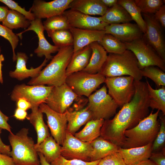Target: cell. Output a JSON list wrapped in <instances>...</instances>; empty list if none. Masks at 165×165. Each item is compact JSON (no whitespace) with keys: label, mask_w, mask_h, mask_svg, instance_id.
<instances>
[{"label":"cell","mask_w":165,"mask_h":165,"mask_svg":"<svg viewBox=\"0 0 165 165\" xmlns=\"http://www.w3.org/2000/svg\"><path fill=\"white\" fill-rule=\"evenodd\" d=\"M135 94L112 119L105 120L101 136L121 147L124 132L136 126L148 115L149 97L146 82L134 80Z\"/></svg>","instance_id":"1"},{"label":"cell","mask_w":165,"mask_h":165,"mask_svg":"<svg viewBox=\"0 0 165 165\" xmlns=\"http://www.w3.org/2000/svg\"><path fill=\"white\" fill-rule=\"evenodd\" d=\"M74 53L73 45L59 48L50 63L36 77L28 83L29 85H47L59 86L65 83L67 68Z\"/></svg>","instance_id":"2"},{"label":"cell","mask_w":165,"mask_h":165,"mask_svg":"<svg viewBox=\"0 0 165 165\" xmlns=\"http://www.w3.org/2000/svg\"><path fill=\"white\" fill-rule=\"evenodd\" d=\"M160 110L153 113L152 111L136 126L126 130L121 148H123L140 147L153 143L160 128L157 119Z\"/></svg>","instance_id":"3"},{"label":"cell","mask_w":165,"mask_h":165,"mask_svg":"<svg viewBox=\"0 0 165 165\" xmlns=\"http://www.w3.org/2000/svg\"><path fill=\"white\" fill-rule=\"evenodd\" d=\"M99 72L105 78L128 75L140 81L143 77L136 57L128 50L121 54L109 53Z\"/></svg>","instance_id":"4"},{"label":"cell","mask_w":165,"mask_h":165,"mask_svg":"<svg viewBox=\"0 0 165 165\" xmlns=\"http://www.w3.org/2000/svg\"><path fill=\"white\" fill-rule=\"evenodd\" d=\"M28 134L29 129L24 127L15 134L9 133L10 156L15 165H40L34 141Z\"/></svg>","instance_id":"5"},{"label":"cell","mask_w":165,"mask_h":165,"mask_svg":"<svg viewBox=\"0 0 165 165\" xmlns=\"http://www.w3.org/2000/svg\"><path fill=\"white\" fill-rule=\"evenodd\" d=\"M105 77L101 73L90 74L82 71L73 73L67 77L65 83L79 96L88 97L101 84Z\"/></svg>","instance_id":"6"},{"label":"cell","mask_w":165,"mask_h":165,"mask_svg":"<svg viewBox=\"0 0 165 165\" xmlns=\"http://www.w3.org/2000/svg\"><path fill=\"white\" fill-rule=\"evenodd\" d=\"M87 107L93 119H109L116 113L119 106L107 93L105 85L91 94L88 97Z\"/></svg>","instance_id":"7"},{"label":"cell","mask_w":165,"mask_h":165,"mask_svg":"<svg viewBox=\"0 0 165 165\" xmlns=\"http://www.w3.org/2000/svg\"><path fill=\"white\" fill-rule=\"evenodd\" d=\"M124 43L127 49L131 51L135 56L141 70L149 66H156L165 72V61L143 37Z\"/></svg>","instance_id":"8"},{"label":"cell","mask_w":165,"mask_h":165,"mask_svg":"<svg viewBox=\"0 0 165 165\" xmlns=\"http://www.w3.org/2000/svg\"><path fill=\"white\" fill-rule=\"evenodd\" d=\"M134 79L130 76L105 78V82L108 89V94L119 106L129 102L135 92Z\"/></svg>","instance_id":"9"},{"label":"cell","mask_w":165,"mask_h":165,"mask_svg":"<svg viewBox=\"0 0 165 165\" xmlns=\"http://www.w3.org/2000/svg\"><path fill=\"white\" fill-rule=\"evenodd\" d=\"M53 87L41 85H17L12 91L10 98L12 100L16 102L19 98L24 97L31 104V108L39 107L41 104L45 103Z\"/></svg>","instance_id":"10"},{"label":"cell","mask_w":165,"mask_h":165,"mask_svg":"<svg viewBox=\"0 0 165 165\" xmlns=\"http://www.w3.org/2000/svg\"><path fill=\"white\" fill-rule=\"evenodd\" d=\"M93 148L90 143L83 142L67 131L62 145L61 155L68 160L90 162Z\"/></svg>","instance_id":"11"},{"label":"cell","mask_w":165,"mask_h":165,"mask_svg":"<svg viewBox=\"0 0 165 165\" xmlns=\"http://www.w3.org/2000/svg\"><path fill=\"white\" fill-rule=\"evenodd\" d=\"M78 97L65 83L53 87L45 103L53 110L63 113Z\"/></svg>","instance_id":"12"},{"label":"cell","mask_w":165,"mask_h":165,"mask_svg":"<svg viewBox=\"0 0 165 165\" xmlns=\"http://www.w3.org/2000/svg\"><path fill=\"white\" fill-rule=\"evenodd\" d=\"M146 26L143 37L165 61V42L162 27L154 14H143Z\"/></svg>","instance_id":"13"},{"label":"cell","mask_w":165,"mask_h":165,"mask_svg":"<svg viewBox=\"0 0 165 165\" xmlns=\"http://www.w3.org/2000/svg\"><path fill=\"white\" fill-rule=\"evenodd\" d=\"M39 108L46 116L47 125L51 136L56 142L62 145L67 131V120L66 113L57 112L50 108L45 103L41 104Z\"/></svg>","instance_id":"14"},{"label":"cell","mask_w":165,"mask_h":165,"mask_svg":"<svg viewBox=\"0 0 165 165\" xmlns=\"http://www.w3.org/2000/svg\"><path fill=\"white\" fill-rule=\"evenodd\" d=\"M63 14L66 17L71 27L105 31V27L109 25L104 22L101 16H91L75 10H66Z\"/></svg>","instance_id":"15"},{"label":"cell","mask_w":165,"mask_h":165,"mask_svg":"<svg viewBox=\"0 0 165 165\" xmlns=\"http://www.w3.org/2000/svg\"><path fill=\"white\" fill-rule=\"evenodd\" d=\"M73 0H54L46 2L41 0L34 1L30 9L35 18H48L62 14L69 8L70 4Z\"/></svg>","instance_id":"16"},{"label":"cell","mask_w":165,"mask_h":165,"mask_svg":"<svg viewBox=\"0 0 165 165\" xmlns=\"http://www.w3.org/2000/svg\"><path fill=\"white\" fill-rule=\"evenodd\" d=\"M45 30L41 19L35 18L31 21L30 24L24 31L16 35L22 39V35L29 31H33L37 35L38 39V46L35 50L34 53L39 57L45 56L48 60L52 59L53 56L51 54L58 52L59 48L57 46L51 44L46 39L44 35Z\"/></svg>","instance_id":"17"},{"label":"cell","mask_w":165,"mask_h":165,"mask_svg":"<svg viewBox=\"0 0 165 165\" xmlns=\"http://www.w3.org/2000/svg\"><path fill=\"white\" fill-rule=\"evenodd\" d=\"M105 34L112 35L123 43L129 42L141 38L143 33L136 24L127 23L107 26Z\"/></svg>","instance_id":"18"},{"label":"cell","mask_w":165,"mask_h":165,"mask_svg":"<svg viewBox=\"0 0 165 165\" xmlns=\"http://www.w3.org/2000/svg\"><path fill=\"white\" fill-rule=\"evenodd\" d=\"M73 38L74 53L95 42H100L105 34L104 30L80 29L71 27L69 29Z\"/></svg>","instance_id":"19"},{"label":"cell","mask_w":165,"mask_h":165,"mask_svg":"<svg viewBox=\"0 0 165 165\" xmlns=\"http://www.w3.org/2000/svg\"><path fill=\"white\" fill-rule=\"evenodd\" d=\"M28 59V57L25 53L21 52L17 53L16 68L14 71H11L9 73L11 77L19 80H22L29 77L32 78L36 77L39 75L43 67L46 65L48 61L45 58L38 67L35 68L31 67L29 69L26 67Z\"/></svg>","instance_id":"20"},{"label":"cell","mask_w":165,"mask_h":165,"mask_svg":"<svg viewBox=\"0 0 165 165\" xmlns=\"http://www.w3.org/2000/svg\"><path fill=\"white\" fill-rule=\"evenodd\" d=\"M152 143L145 146L129 148L119 147L121 154L127 165H136L139 163L149 159L152 152Z\"/></svg>","instance_id":"21"},{"label":"cell","mask_w":165,"mask_h":165,"mask_svg":"<svg viewBox=\"0 0 165 165\" xmlns=\"http://www.w3.org/2000/svg\"><path fill=\"white\" fill-rule=\"evenodd\" d=\"M68 124L67 131L74 135L80 127L93 119L92 113L87 106L82 109L66 112Z\"/></svg>","instance_id":"22"},{"label":"cell","mask_w":165,"mask_h":165,"mask_svg":"<svg viewBox=\"0 0 165 165\" xmlns=\"http://www.w3.org/2000/svg\"><path fill=\"white\" fill-rule=\"evenodd\" d=\"M92 52L89 63L82 71L90 74H95L100 72L106 61L107 52L98 42L89 45Z\"/></svg>","instance_id":"23"},{"label":"cell","mask_w":165,"mask_h":165,"mask_svg":"<svg viewBox=\"0 0 165 165\" xmlns=\"http://www.w3.org/2000/svg\"><path fill=\"white\" fill-rule=\"evenodd\" d=\"M70 9L88 15H104L108 8L101 0H73L69 6Z\"/></svg>","instance_id":"24"},{"label":"cell","mask_w":165,"mask_h":165,"mask_svg":"<svg viewBox=\"0 0 165 165\" xmlns=\"http://www.w3.org/2000/svg\"><path fill=\"white\" fill-rule=\"evenodd\" d=\"M90 143L93 148L90 161L101 160L119 152L120 147L105 139L101 136Z\"/></svg>","instance_id":"25"},{"label":"cell","mask_w":165,"mask_h":165,"mask_svg":"<svg viewBox=\"0 0 165 165\" xmlns=\"http://www.w3.org/2000/svg\"><path fill=\"white\" fill-rule=\"evenodd\" d=\"M92 52L89 45L74 53L66 70V76L83 70L89 63Z\"/></svg>","instance_id":"26"},{"label":"cell","mask_w":165,"mask_h":165,"mask_svg":"<svg viewBox=\"0 0 165 165\" xmlns=\"http://www.w3.org/2000/svg\"><path fill=\"white\" fill-rule=\"evenodd\" d=\"M31 109V112L28 115L26 119L33 126L36 132L37 142L35 145H38L50 134L48 127L44 122L43 113L39 107L33 108Z\"/></svg>","instance_id":"27"},{"label":"cell","mask_w":165,"mask_h":165,"mask_svg":"<svg viewBox=\"0 0 165 165\" xmlns=\"http://www.w3.org/2000/svg\"><path fill=\"white\" fill-rule=\"evenodd\" d=\"M35 148L36 151L42 153L50 163L61 155V146L51 136L46 138L38 145L35 144Z\"/></svg>","instance_id":"28"},{"label":"cell","mask_w":165,"mask_h":165,"mask_svg":"<svg viewBox=\"0 0 165 165\" xmlns=\"http://www.w3.org/2000/svg\"><path fill=\"white\" fill-rule=\"evenodd\" d=\"M104 121L103 119L89 121L82 130L75 134V137L83 142L91 143L101 136V130Z\"/></svg>","instance_id":"29"},{"label":"cell","mask_w":165,"mask_h":165,"mask_svg":"<svg viewBox=\"0 0 165 165\" xmlns=\"http://www.w3.org/2000/svg\"><path fill=\"white\" fill-rule=\"evenodd\" d=\"M101 17L103 21L108 24L129 23L132 20L126 10L118 3L108 8Z\"/></svg>","instance_id":"30"},{"label":"cell","mask_w":165,"mask_h":165,"mask_svg":"<svg viewBox=\"0 0 165 165\" xmlns=\"http://www.w3.org/2000/svg\"><path fill=\"white\" fill-rule=\"evenodd\" d=\"M149 97V106L153 110L155 109L161 111L165 115V86H161L158 89H153L146 80Z\"/></svg>","instance_id":"31"},{"label":"cell","mask_w":165,"mask_h":165,"mask_svg":"<svg viewBox=\"0 0 165 165\" xmlns=\"http://www.w3.org/2000/svg\"><path fill=\"white\" fill-rule=\"evenodd\" d=\"M117 3L123 7L127 12L132 20L135 22L144 34L146 31V23L141 11L134 0H119Z\"/></svg>","instance_id":"32"},{"label":"cell","mask_w":165,"mask_h":165,"mask_svg":"<svg viewBox=\"0 0 165 165\" xmlns=\"http://www.w3.org/2000/svg\"><path fill=\"white\" fill-rule=\"evenodd\" d=\"M31 21L20 13L9 10L2 22L3 25L12 30L19 28H28L30 24Z\"/></svg>","instance_id":"33"},{"label":"cell","mask_w":165,"mask_h":165,"mask_svg":"<svg viewBox=\"0 0 165 165\" xmlns=\"http://www.w3.org/2000/svg\"><path fill=\"white\" fill-rule=\"evenodd\" d=\"M98 42L109 53L121 54L127 50L124 43L111 34H105Z\"/></svg>","instance_id":"34"},{"label":"cell","mask_w":165,"mask_h":165,"mask_svg":"<svg viewBox=\"0 0 165 165\" xmlns=\"http://www.w3.org/2000/svg\"><path fill=\"white\" fill-rule=\"evenodd\" d=\"M43 24L47 32L69 30L71 28L66 17L63 14L46 18Z\"/></svg>","instance_id":"35"},{"label":"cell","mask_w":165,"mask_h":165,"mask_svg":"<svg viewBox=\"0 0 165 165\" xmlns=\"http://www.w3.org/2000/svg\"><path fill=\"white\" fill-rule=\"evenodd\" d=\"M55 46L59 48L70 45H73V39L69 30L64 29L47 32Z\"/></svg>","instance_id":"36"},{"label":"cell","mask_w":165,"mask_h":165,"mask_svg":"<svg viewBox=\"0 0 165 165\" xmlns=\"http://www.w3.org/2000/svg\"><path fill=\"white\" fill-rule=\"evenodd\" d=\"M141 70V75L152 80L157 87L165 86V73L158 67L154 66L146 67Z\"/></svg>","instance_id":"37"},{"label":"cell","mask_w":165,"mask_h":165,"mask_svg":"<svg viewBox=\"0 0 165 165\" xmlns=\"http://www.w3.org/2000/svg\"><path fill=\"white\" fill-rule=\"evenodd\" d=\"M162 0H135L137 6L143 14H154L164 3Z\"/></svg>","instance_id":"38"},{"label":"cell","mask_w":165,"mask_h":165,"mask_svg":"<svg viewBox=\"0 0 165 165\" xmlns=\"http://www.w3.org/2000/svg\"><path fill=\"white\" fill-rule=\"evenodd\" d=\"M163 114V113H162ZM160 128L157 136L152 143V152H158L164 148L165 142V119L164 115H159Z\"/></svg>","instance_id":"39"},{"label":"cell","mask_w":165,"mask_h":165,"mask_svg":"<svg viewBox=\"0 0 165 165\" xmlns=\"http://www.w3.org/2000/svg\"><path fill=\"white\" fill-rule=\"evenodd\" d=\"M0 36L8 40L10 42L13 50V61H16V55L15 50L19 41L18 37L12 30L0 24Z\"/></svg>","instance_id":"40"},{"label":"cell","mask_w":165,"mask_h":165,"mask_svg":"<svg viewBox=\"0 0 165 165\" xmlns=\"http://www.w3.org/2000/svg\"><path fill=\"white\" fill-rule=\"evenodd\" d=\"M100 160L86 162L78 159L68 160L61 155L50 164L51 165H97Z\"/></svg>","instance_id":"41"},{"label":"cell","mask_w":165,"mask_h":165,"mask_svg":"<svg viewBox=\"0 0 165 165\" xmlns=\"http://www.w3.org/2000/svg\"><path fill=\"white\" fill-rule=\"evenodd\" d=\"M0 2L5 4L11 10L15 11L24 16L30 21L34 20L35 18L33 13L30 10L26 11L24 8L21 7L18 4L12 0H0Z\"/></svg>","instance_id":"42"},{"label":"cell","mask_w":165,"mask_h":165,"mask_svg":"<svg viewBox=\"0 0 165 165\" xmlns=\"http://www.w3.org/2000/svg\"><path fill=\"white\" fill-rule=\"evenodd\" d=\"M97 165H127L119 152L109 155L100 160Z\"/></svg>","instance_id":"43"},{"label":"cell","mask_w":165,"mask_h":165,"mask_svg":"<svg viewBox=\"0 0 165 165\" xmlns=\"http://www.w3.org/2000/svg\"><path fill=\"white\" fill-rule=\"evenodd\" d=\"M152 152L149 159L156 165H165V152Z\"/></svg>","instance_id":"44"},{"label":"cell","mask_w":165,"mask_h":165,"mask_svg":"<svg viewBox=\"0 0 165 165\" xmlns=\"http://www.w3.org/2000/svg\"><path fill=\"white\" fill-rule=\"evenodd\" d=\"M155 19L163 28H165V6L163 5L154 14Z\"/></svg>","instance_id":"45"},{"label":"cell","mask_w":165,"mask_h":165,"mask_svg":"<svg viewBox=\"0 0 165 165\" xmlns=\"http://www.w3.org/2000/svg\"><path fill=\"white\" fill-rule=\"evenodd\" d=\"M9 120V117L3 113L0 109V128L11 133V127L7 122Z\"/></svg>","instance_id":"46"},{"label":"cell","mask_w":165,"mask_h":165,"mask_svg":"<svg viewBox=\"0 0 165 165\" xmlns=\"http://www.w3.org/2000/svg\"><path fill=\"white\" fill-rule=\"evenodd\" d=\"M16 102L17 108L27 111L31 108V104L24 97L19 98Z\"/></svg>","instance_id":"47"},{"label":"cell","mask_w":165,"mask_h":165,"mask_svg":"<svg viewBox=\"0 0 165 165\" xmlns=\"http://www.w3.org/2000/svg\"><path fill=\"white\" fill-rule=\"evenodd\" d=\"M2 130V129L0 128V153L10 156L11 150L10 145H6L4 143L0 137Z\"/></svg>","instance_id":"48"},{"label":"cell","mask_w":165,"mask_h":165,"mask_svg":"<svg viewBox=\"0 0 165 165\" xmlns=\"http://www.w3.org/2000/svg\"><path fill=\"white\" fill-rule=\"evenodd\" d=\"M27 116L26 111L17 108L15 110L13 116L17 120L23 121L27 118Z\"/></svg>","instance_id":"49"},{"label":"cell","mask_w":165,"mask_h":165,"mask_svg":"<svg viewBox=\"0 0 165 165\" xmlns=\"http://www.w3.org/2000/svg\"><path fill=\"white\" fill-rule=\"evenodd\" d=\"M0 165H15L12 158L0 153Z\"/></svg>","instance_id":"50"},{"label":"cell","mask_w":165,"mask_h":165,"mask_svg":"<svg viewBox=\"0 0 165 165\" xmlns=\"http://www.w3.org/2000/svg\"><path fill=\"white\" fill-rule=\"evenodd\" d=\"M9 10L7 6H0V22H2L5 18Z\"/></svg>","instance_id":"51"},{"label":"cell","mask_w":165,"mask_h":165,"mask_svg":"<svg viewBox=\"0 0 165 165\" xmlns=\"http://www.w3.org/2000/svg\"><path fill=\"white\" fill-rule=\"evenodd\" d=\"M104 4L108 8H110L117 3L118 0H101Z\"/></svg>","instance_id":"52"},{"label":"cell","mask_w":165,"mask_h":165,"mask_svg":"<svg viewBox=\"0 0 165 165\" xmlns=\"http://www.w3.org/2000/svg\"><path fill=\"white\" fill-rule=\"evenodd\" d=\"M38 155L40 165H51L46 160L43 155L40 152H38Z\"/></svg>","instance_id":"53"},{"label":"cell","mask_w":165,"mask_h":165,"mask_svg":"<svg viewBox=\"0 0 165 165\" xmlns=\"http://www.w3.org/2000/svg\"><path fill=\"white\" fill-rule=\"evenodd\" d=\"M4 60V57L2 54H0V83L2 84L3 82L2 72V62Z\"/></svg>","instance_id":"54"},{"label":"cell","mask_w":165,"mask_h":165,"mask_svg":"<svg viewBox=\"0 0 165 165\" xmlns=\"http://www.w3.org/2000/svg\"><path fill=\"white\" fill-rule=\"evenodd\" d=\"M136 165H156L149 159L141 161Z\"/></svg>","instance_id":"55"},{"label":"cell","mask_w":165,"mask_h":165,"mask_svg":"<svg viewBox=\"0 0 165 165\" xmlns=\"http://www.w3.org/2000/svg\"><path fill=\"white\" fill-rule=\"evenodd\" d=\"M1 48L0 47V54H1Z\"/></svg>","instance_id":"56"}]
</instances>
